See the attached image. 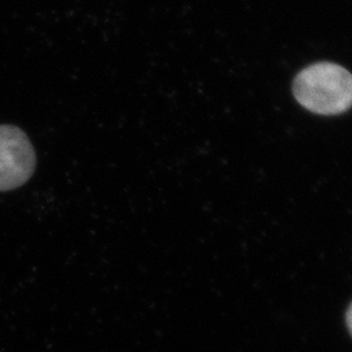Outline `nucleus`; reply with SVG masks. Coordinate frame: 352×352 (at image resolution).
Instances as JSON below:
<instances>
[{"label": "nucleus", "mask_w": 352, "mask_h": 352, "mask_svg": "<svg viewBox=\"0 0 352 352\" xmlns=\"http://www.w3.org/2000/svg\"><path fill=\"white\" fill-rule=\"evenodd\" d=\"M347 325H349V330L352 334V304L350 305L349 311H347Z\"/></svg>", "instance_id": "3"}, {"label": "nucleus", "mask_w": 352, "mask_h": 352, "mask_svg": "<svg viewBox=\"0 0 352 352\" xmlns=\"http://www.w3.org/2000/svg\"><path fill=\"white\" fill-rule=\"evenodd\" d=\"M294 96L312 113H344L352 106V75L338 64H314L295 78Z\"/></svg>", "instance_id": "1"}, {"label": "nucleus", "mask_w": 352, "mask_h": 352, "mask_svg": "<svg viewBox=\"0 0 352 352\" xmlns=\"http://www.w3.org/2000/svg\"><path fill=\"white\" fill-rule=\"evenodd\" d=\"M36 162V151L25 133L17 126H0V192L25 184Z\"/></svg>", "instance_id": "2"}]
</instances>
